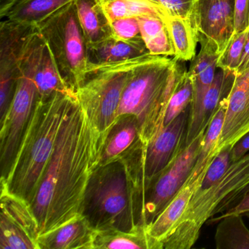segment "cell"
I'll return each instance as SVG.
<instances>
[{"label":"cell","instance_id":"e0dca14e","mask_svg":"<svg viewBox=\"0 0 249 249\" xmlns=\"http://www.w3.org/2000/svg\"><path fill=\"white\" fill-rule=\"evenodd\" d=\"M75 2L88 47L113 37L111 23L100 0H75Z\"/></svg>","mask_w":249,"mask_h":249},{"label":"cell","instance_id":"836d02e7","mask_svg":"<svg viewBox=\"0 0 249 249\" xmlns=\"http://www.w3.org/2000/svg\"><path fill=\"white\" fill-rule=\"evenodd\" d=\"M224 215L229 214H238L242 216L249 218V192H248L243 199L232 208H230L227 212L224 213Z\"/></svg>","mask_w":249,"mask_h":249},{"label":"cell","instance_id":"30bf717a","mask_svg":"<svg viewBox=\"0 0 249 249\" xmlns=\"http://www.w3.org/2000/svg\"><path fill=\"white\" fill-rule=\"evenodd\" d=\"M36 25L8 19L0 24V122L12 103L27 46Z\"/></svg>","mask_w":249,"mask_h":249},{"label":"cell","instance_id":"44dd1931","mask_svg":"<svg viewBox=\"0 0 249 249\" xmlns=\"http://www.w3.org/2000/svg\"><path fill=\"white\" fill-rule=\"evenodd\" d=\"M164 21L168 27L175 49L174 59L181 62L192 61L196 55L199 33L196 26L188 19L166 16Z\"/></svg>","mask_w":249,"mask_h":249},{"label":"cell","instance_id":"cb8c5ba5","mask_svg":"<svg viewBox=\"0 0 249 249\" xmlns=\"http://www.w3.org/2000/svg\"><path fill=\"white\" fill-rule=\"evenodd\" d=\"M101 2L110 22L129 17L155 16L164 18L167 16L148 0H106Z\"/></svg>","mask_w":249,"mask_h":249},{"label":"cell","instance_id":"9c48e42d","mask_svg":"<svg viewBox=\"0 0 249 249\" xmlns=\"http://www.w3.org/2000/svg\"><path fill=\"white\" fill-rule=\"evenodd\" d=\"M205 133L179 150L168 165L152 179L144 194L138 225L146 227L176 196L195 167Z\"/></svg>","mask_w":249,"mask_h":249},{"label":"cell","instance_id":"f1b7e54d","mask_svg":"<svg viewBox=\"0 0 249 249\" xmlns=\"http://www.w3.org/2000/svg\"><path fill=\"white\" fill-rule=\"evenodd\" d=\"M247 33L248 29L232 35L230 43L218 58V68L234 72L237 71L241 60Z\"/></svg>","mask_w":249,"mask_h":249},{"label":"cell","instance_id":"ac0fdd59","mask_svg":"<svg viewBox=\"0 0 249 249\" xmlns=\"http://www.w3.org/2000/svg\"><path fill=\"white\" fill-rule=\"evenodd\" d=\"M163 249V246L153 239L142 226L129 231L107 229L97 230L94 249Z\"/></svg>","mask_w":249,"mask_h":249},{"label":"cell","instance_id":"8d00e7d4","mask_svg":"<svg viewBox=\"0 0 249 249\" xmlns=\"http://www.w3.org/2000/svg\"><path fill=\"white\" fill-rule=\"evenodd\" d=\"M248 192H249V185L246 188V189H244V190H243V192H242L241 193H240V196L237 198L236 204L238 203V202L243 199V196H244Z\"/></svg>","mask_w":249,"mask_h":249},{"label":"cell","instance_id":"603a6c76","mask_svg":"<svg viewBox=\"0 0 249 249\" xmlns=\"http://www.w3.org/2000/svg\"><path fill=\"white\" fill-rule=\"evenodd\" d=\"M74 0H21L10 12L8 19L36 25Z\"/></svg>","mask_w":249,"mask_h":249},{"label":"cell","instance_id":"ba28073f","mask_svg":"<svg viewBox=\"0 0 249 249\" xmlns=\"http://www.w3.org/2000/svg\"><path fill=\"white\" fill-rule=\"evenodd\" d=\"M43 43L44 40L37 30L27 46L9 110L0 122L1 180H5L9 174L23 135L39 98L36 72Z\"/></svg>","mask_w":249,"mask_h":249},{"label":"cell","instance_id":"52a82bcc","mask_svg":"<svg viewBox=\"0 0 249 249\" xmlns=\"http://www.w3.org/2000/svg\"><path fill=\"white\" fill-rule=\"evenodd\" d=\"M149 56L113 65L88 67L75 94L103 140L117 120L122 94L134 68Z\"/></svg>","mask_w":249,"mask_h":249},{"label":"cell","instance_id":"d6986e66","mask_svg":"<svg viewBox=\"0 0 249 249\" xmlns=\"http://www.w3.org/2000/svg\"><path fill=\"white\" fill-rule=\"evenodd\" d=\"M138 18L141 36L150 54L174 56V46L164 18L155 16H142Z\"/></svg>","mask_w":249,"mask_h":249},{"label":"cell","instance_id":"8fae6325","mask_svg":"<svg viewBox=\"0 0 249 249\" xmlns=\"http://www.w3.org/2000/svg\"><path fill=\"white\" fill-rule=\"evenodd\" d=\"M223 103L225 116L215 157L222 150L231 148L249 132V68L235 74L232 87Z\"/></svg>","mask_w":249,"mask_h":249},{"label":"cell","instance_id":"e575fe53","mask_svg":"<svg viewBox=\"0 0 249 249\" xmlns=\"http://www.w3.org/2000/svg\"><path fill=\"white\" fill-rule=\"evenodd\" d=\"M248 68H249V27L248 28L247 37H246L241 60L238 68L235 71V74L240 73Z\"/></svg>","mask_w":249,"mask_h":249},{"label":"cell","instance_id":"ffe728a7","mask_svg":"<svg viewBox=\"0 0 249 249\" xmlns=\"http://www.w3.org/2000/svg\"><path fill=\"white\" fill-rule=\"evenodd\" d=\"M210 221L218 222L215 234L217 249H249V230L242 215L221 214Z\"/></svg>","mask_w":249,"mask_h":249},{"label":"cell","instance_id":"1f68e13d","mask_svg":"<svg viewBox=\"0 0 249 249\" xmlns=\"http://www.w3.org/2000/svg\"><path fill=\"white\" fill-rule=\"evenodd\" d=\"M249 27V0H234V31L240 33Z\"/></svg>","mask_w":249,"mask_h":249},{"label":"cell","instance_id":"6da1fadb","mask_svg":"<svg viewBox=\"0 0 249 249\" xmlns=\"http://www.w3.org/2000/svg\"><path fill=\"white\" fill-rule=\"evenodd\" d=\"M103 141L76 97L30 205L39 235L82 215L86 189L98 164Z\"/></svg>","mask_w":249,"mask_h":249},{"label":"cell","instance_id":"74e56055","mask_svg":"<svg viewBox=\"0 0 249 249\" xmlns=\"http://www.w3.org/2000/svg\"><path fill=\"white\" fill-rule=\"evenodd\" d=\"M102 1H106V0H102Z\"/></svg>","mask_w":249,"mask_h":249},{"label":"cell","instance_id":"4dcf8cb0","mask_svg":"<svg viewBox=\"0 0 249 249\" xmlns=\"http://www.w3.org/2000/svg\"><path fill=\"white\" fill-rule=\"evenodd\" d=\"M110 23L115 38L127 42L143 40L141 36L138 17L119 18Z\"/></svg>","mask_w":249,"mask_h":249},{"label":"cell","instance_id":"f546056e","mask_svg":"<svg viewBox=\"0 0 249 249\" xmlns=\"http://www.w3.org/2000/svg\"><path fill=\"white\" fill-rule=\"evenodd\" d=\"M231 149V148H225L214 157L208 167L200 186L195 191L193 196L200 195L202 192L212 187L224 176L231 163L230 159Z\"/></svg>","mask_w":249,"mask_h":249},{"label":"cell","instance_id":"4fadbf2b","mask_svg":"<svg viewBox=\"0 0 249 249\" xmlns=\"http://www.w3.org/2000/svg\"><path fill=\"white\" fill-rule=\"evenodd\" d=\"M197 28L216 43L221 55L234 31V0H198Z\"/></svg>","mask_w":249,"mask_h":249},{"label":"cell","instance_id":"4316f807","mask_svg":"<svg viewBox=\"0 0 249 249\" xmlns=\"http://www.w3.org/2000/svg\"><path fill=\"white\" fill-rule=\"evenodd\" d=\"M224 116L225 107L222 100L205 131L198 161H205L210 157H215L214 151L222 132Z\"/></svg>","mask_w":249,"mask_h":249},{"label":"cell","instance_id":"7a4b0ae2","mask_svg":"<svg viewBox=\"0 0 249 249\" xmlns=\"http://www.w3.org/2000/svg\"><path fill=\"white\" fill-rule=\"evenodd\" d=\"M76 97L72 90L39 97L9 174L1 180V186L30 205L54 149L62 124Z\"/></svg>","mask_w":249,"mask_h":249},{"label":"cell","instance_id":"7c38bea8","mask_svg":"<svg viewBox=\"0 0 249 249\" xmlns=\"http://www.w3.org/2000/svg\"><path fill=\"white\" fill-rule=\"evenodd\" d=\"M214 158L205 161L196 160L193 170L176 196L160 213V215L147 226V232L156 241L162 245L176 230L182 215L187 208L194 193L200 186L208 167Z\"/></svg>","mask_w":249,"mask_h":249},{"label":"cell","instance_id":"83f0119b","mask_svg":"<svg viewBox=\"0 0 249 249\" xmlns=\"http://www.w3.org/2000/svg\"><path fill=\"white\" fill-rule=\"evenodd\" d=\"M148 1L158 7L166 15L169 17H180V18L189 20L197 28L198 0H148Z\"/></svg>","mask_w":249,"mask_h":249},{"label":"cell","instance_id":"3957f363","mask_svg":"<svg viewBox=\"0 0 249 249\" xmlns=\"http://www.w3.org/2000/svg\"><path fill=\"white\" fill-rule=\"evenodd\" d=\"M181 61L151 56L134 68L122 94L118 117L133 115L147 144L163 127L169 100L186 68Z\"/></svg>","mask_w":249,"mask_h":249},{"label":"cell","instance_id":"d4e9b609","mask_svg":"<svg viewBox=\"0 0 249 249\" xmlns=\"http://www.w3.org/2000/svg\"><path fill=\"white\" fill-rule=\"evenodd\" d=\"M0 249H38L37 241L21 226L0 214Z\"/></svg>","mask_w":249,"mask_h":249},{"label":"cell","instance_id":"d6a6232c","mask_svg":"<svg viewBox=\"0 0 249 249\" xmlns=\"http://www.w3.org/2000/svg\"><path fill=\"white\" fill-rule=\"evenodd\" d=\"M249 151V132L245 135L241 139L239 140L231 147L230 159L231 162H234L241 159Z\"/></svg>","mask_w":249,"mask_h":249},{"label":"cell","instance_id":"5bb4252c","mask_svg":"<svg viewBox=\"0 0 249 249\" xmlns=\"http://www.w3.org/2000/svg\"><path fill=\"white\" fill-rule=\"evenodd\" d=\"M97 230L81 215L65 225L40 234L38 249H94Z\"/></svg>","mask_w":249,"mask_h":249},{"label":"cell","instance_id":"484cf974","mask_svg":"<svg viewBox=\"0 0 249 249\" xmlns=\"http://www.w3.org/2000/svg\"><path fill=\"white\" fill-rule=\"evenodd\" d=\"M193 92L192 79L188 71L185 70L169 100L164 117V126L173 122L191 106Z\"/></svg>","mask_w":249,"mask_h":249},{"label":"cell","instance_id":"8992f818","mask_svg":"<svg viewBox=\"0 0 249 249\" xmlns=\"http://www.w3.org/2000/svg\"><path fill=\"white\" fill-rule=\"evenodd\" d=\"M36 26L47 44L64 82L76 92L84 81L89 64L88 46L75 0Z\"/></svg>","mask_w":249,"mask_h":249},{"label":"cell","instance_id":"277c9868","mask_svg":"<svg viewBox=\"0 0 249 249\" xmlns=\"http://www.w3.org/2000/svg\"><path fill=\"white\" fill-rule=\"evenodd\" d=\"M82 215L96 230L129 231L138 227L133 190L122 160L94 169L84 195Z\"/></svg>","mask_w":249,"mask_h":249},{"label":"cell","instance_id":"d590c367","mask_svg":"<svg viewBox=\"0 0 249 249\" xmlns=\"http://www.w3.org/2000/svg\"><path fill=\"white\" fill-rule=\"evenodd\" d=\"M21 0H0V17H8L11 10Z\"/></svg>","mask_w":249,"mask_h":249},{"label":"cell","instance_id":"2e32d148","mask_svg":"<svg viewBox=\"0 0 249 249\" xmlns=\"http://www.w3.org/2000/svg\"><path fill=\"white\" fill-rule=\"evenodd\" d=\"M143 40L127 42L110 37L87 49L89 66H102L149 56Z\"/></svg>","mask_w":249,"mask_h":249},{"label":"cell","instance_id":"9a60e30c","mask_svg":"<svg viewBox=\"0 0 249 249\" xmlns=\"http://www.w3.org/2000/svg\"><path fill=\"white\" fill-rule=\"evenodd\" d=\"M140 138L139 124L137 118L129 114L119 116L103 141L97 167L123 158Z\"/></svg>","mask_w":249,"mask_h":249},{"label":"cell","instance_id":"7402d4cb","mask_svg":"<svg viewBox=\"0 0 249 249\" xmlns=\"http://www.w3.org/2000/svg\"><path fill=\"white\" fill-rule=\"evenodd\" d=\"M36 81L39 97H49L57 91L71 90L62 80L45 41L40 49L36 67Z\"/></svg>","mask_w":249,"mask_h":249},{"label":"cell","instance_id":"5b68a950","mask_svg":"<svg viewBox=\"0 0 249 249\" xmlns=\"http://www.w3.org/2000/svg\"><path fill=\"white\" fill-rule=\"evenodd\" d=\"M249 185V153L231 163L224 176L210 189L192 196L173 234L164 242L165 249H189L196 243L202 226L218 213L234 206Z\"/></svg>","mask_w":249,"mask_h":249}]
</instances>
